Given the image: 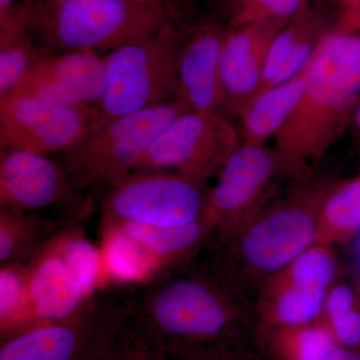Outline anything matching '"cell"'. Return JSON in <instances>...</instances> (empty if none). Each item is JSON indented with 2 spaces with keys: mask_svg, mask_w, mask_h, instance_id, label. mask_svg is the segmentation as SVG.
I'll return each instance as SVG.
<instances>
[{
  "mask_svg": "<svg viewBox=\"0 0 360 360\" xmlns=\"http://www.w3.org/2000/svg\"><path fill=\"white\" fill-rule=\"evenodd\" d=\"M323 360H360V349L338 347Z\"/></svg>",
  "mask_w": 360,
  "mask_h": 360,
  "instance_id": "4dcf8cb0",
  "label": "cell"
},
{
  "mask_svg": "<svg viewBox=\"0 0 360 360\" xmlns=\"http://www.w3.org/2000/svg\"><path fill=\"white\" fill-rule=\"evenodd\" d=\"M333 248L312 245L257 291V329L310 323L321 319L329 288L338 279Z\"/></svg>",
  "mask_w": 360,
  "mask_h": 360,
  "instance_id": "30bf717a",
  "label": "cell"
},
{
  "mask_svg": "<svg viewBox=\"0 0 360 360\" xmlns=\"http://www.w3.org/2000/svg\"><path fill=\"white\" fill-rule=\"evenodd\" d=\"M288 21L264 20L229 26L220 56L226 110L238 115L262 86L270 44Z\"/></svg>",
  "mask_w": 360,
  "mask_h": 360,
  "instance_id": "2e32d148",
  "label": "cell"
},
{
  "mask_svg": "<svg viewBox=\"0 0 360 360\" xmlns=\"http://www.w3.org/2000/svg\"><path fill=\"white\" fill-rule=\"evenodd\" d=\"M97 120L96 105L6 96L0 98V149L63 155L82 141Z\"/></svg>",
  "mask_w": 360,
  "mask_h": 360,
  "instance_id": "8fae6325",
  "label": "cell"
},
{
  "mask_svg": "<svg viewBox=\"0 0 360 360\" xmlns=\"http://www.w3.org/2000/svg\"><path fill=\"white\" fill-rule=\"evenodd\" d=\"M39 321L33 309L25 264L0 267V338L25 330Z\"/></svg>",
  "mask_w": 360,
  "mask_h": 360,
  "instance_id": "484cf974",
  "label": "cell"
},
{
  "mask_svg": "<svg viewBox=\"0 0 360 360\" xmlns=\"http://www.w3.org/2000/svg\"><path fill=\"white\" fill-rule=\"evenodd\" d=\"M79 193L61 162L22 150L0 153V207L34 213Z\"/></svg>",
  "mask_w": 360,
  "mask_h": 360,
  "instance_id": "9a60e30c",
  "label": "cell"
},
{
  "mask_svg": "<svg viewBox=\"0 0 360 360\" xmlns=\"http://www.w3.org/2000/svg\"><path fill=\"white\" fill-rule=\"evenodd\" d=\"M58 231L34 213L0 207V264H27Z\"/></svg>",
  "mask_w": 360,
  "mask_h": 360,
  "instance_id": "d4e9b609",
  "label": "cell"
},
{
  "mask_svg": "<svg viewBox=\"0 0 360 360\" xmlns=\"http://www.w3.org/2000/svg\"><path fill=\"white\" fill-rule=\"evenodd\" d=\"M305 2H307V4H312V2H315V1H317V0H304Z\"/></svg>",
  "mask_w": 360,
  "mask_h": 360,
  "instance_id": "e575fe53",
  "label": "cell"
},
{
  "mask_svg": "<svg viewBox=\"0 0 360 360\" xmlns=\"http://www.w3.org/2000/svg\"><path fill=\"white\" fill-rule=\"evenodd\" d=\"M359 262H360V236H359Z\"/></svg>",
  "mask_w": 360,
  "mask_h": 360,
  "instance_id": "d590c367",
  "label": "cell"
},
{
  "mask_svg": "<svg viewBox=\"0 0 360 360\" xmlns=\"http://www.w3.org/2000/svg\"><path fill=\"white\" fill-rule=\"evenodd\" d=\"M241 143L224 112L186 111L158 135L134 172L172 170L206 184Z\"/></svg>",
  "mask_w": 360,
  "mask_h": 360,
  "instance_id": "9c48e42d",
  "label": "cell"
},
{
  "mask_svg": "<svg viewBox=\"0 0 360 360\" xmlns=\"http://www.w3.org/2000/svg\"><path fill=\"white\" fill-rule=\"evenodd\" d=\"M189 264V262H188ZM182 264L129 297L127 330L167 360L188 359L255 341V314L217 265Z\"/></svg>",
  "mask_w": 360,
  "mask_h": 360,
  "instance_id": "6da1fadb",
  "label": "cell"
},
{
  "mask_svg": "<svg viewBox=\"0 0 360 360\" xmlns=\"http://www.w3.org/2000/svg\"><path fill=\"white\" fill-rule=\"evenodd\" d=\"M360 233V174L326 186L316 214L314 245H345Z\"/></svg>",
  "mask_w": 360,
  "mask_h": 360,
  "instance_id": "7402d4cb",
  "label": "cell"
},
{
  "mask_svg": "<svg viewBox=\"0 0 360 360\" xmlns=\"http://www.w3.org/2000/svg\"><path fill=\"white\" fill-rule=\"evenodd\" d=\"M338 13V8L317 0L286 23L270 44L257 94L288 82L304 70Z\"/></svg>",
  "mask_w": 360,
  "mask_h": 360,
  "instance_id": "ac0fdd59",
  "label": "cell"
},
{
  "mask_svg": "<svg viewBox=\"0 0 360 360\" xmlns=\"http://www.w3.org/2000/svg\"><path fill=\"white\" fill-rule=\"evenodd\" d=\"M127 360H167L160 354L151 352L148 347L134 340L129 335V343H127Z\"/></svg>",
  "mask_w": 360,
  "mask_h": 360,
  "instance_id": "f546056e",
  "label": "cell"
},
{
  "mask_svg": "<svg viewBox=\"0 0 360 360\" xmlns=\"http://www.w3.org/2000/svg\"><path fill=\"white\" fill-rule=\"evenodd\" d=\"M227 30L219 21L206 20L182 32L176 59L179 99L191 110H226L220 80V56Z\"/></svg>",
  "mask_w": 360,
  "mask_h": 360,
  "instance_id": "5bb4252c",
  "label": "cell"
},
{
  "mask_svg": "<svg viewBox=\"0 0 360 360\" xmlns=\"http://www.w3.org/2000/svg\"><path fill=\"white\" fill-rule=\"evenodd\" d=\"M340 11H360V0H336Z\"/></svg>",
  "mask_w": 360,
  "mask_h": 360,
  "instance_id": "d6a6232c",
  "label": "cell"
},
{
  "mask_svg": "<svg viewBox=\"0 0 360 360\" xmlns=\"http://www.w3.org/2000/svg\"><path fill=\"white\" fill-rule=\"evenodd\" d=\"M307 66L288 82L260 92L240 111L238 129L243 143L265 144L283 129L304 94Z\"/></svg>",
  "mask_w": 360,
  "mask_h": 360,
  "instance_id": "ffe728a7",
  "label": "cell"
},
{
  "mask_svg": "<svg viewBox=\"0 0 360 360\" xmlns=\"http://www.w3.org/2000/svg\"><path fill=\"white\" fill-rule=\"evenodd\" d=\"M160 2L165 6L172 22L180 27L181 21L191 11L193 0H160Z\"/></svg>",
  "mask_w": 360,
  "mask_h": 360,
  "instance_id": "f1b7e54d",
  "label": "cell"
},
{
  "mask_svg": "<svg viewBox=\"0 0 360 360\" xmlns=\"http://www.w3.org/2000/svg\"><path fill=\"white\" fill-rule=\"evenodd\" d=\"M47 1H60V0H47Z\"/></svg>",
  "mask_w": 360,
  "mask_h": 360,
  "instance_id": "8d00e7d4",
  "label": "cell"
},
{
  "mask_svg": "<svg viewBox=\"0 0 360 360\" xmlns=\"http://www.w3.org/2000/svg\"><path fill=\"white\" fill-rule=\"evenodd\" d=\"M25 269L30 300L39 321L70 317L92 298L66 257L58 231L25 264Z\"/></svg>",
  "mask_w": 360,
  "mask_h": 360,
  "instance_id": "e0dca14e",
  "label": "cell"
},
{
  "mask_svg": "<svg viewBox=\"0 0 360 360\" xmlns=\"http://www.w3.org/2000/svg\"><path fill=\"white\" fill-rule=\"evenodd\" d=\"M181 37L180 27L170 22L104 56L105 87L96 105L97 124L179 99L176 59Z\"/></svg>",
  "mask_w": 360,
  "mask_h": 360,
  "instance_id": "52a82bcc",
  "label": "cell"
},
{
  "mask_svg": "<svg viewBox=\"0 0 360 360\" xmlns=\"http://www.w3.org/2000/svg\"><path fill=\"white\" fill-rule=\"evenodd\" d=\"M255 341L271 360H323L340 347L321 319L300 326L257 329Z\"/></svg>",
  "mask_w": 360,
  "mask_h": 360,
  "instance_id": "603a6c76",
  "label": "cell"
},
{
  "mask_svg": "<svg viewBox=\"0 0 360 360\" xmlns=\"http://www.w3.org/2000/svg\"><path fill=\"white\" fill-rule=\"evenodd\" d=\"M231 25L236 26L257 21H290L309 6L304 0H233Z\"/></svg>",
  "mask_w": 360,
  "mask_h": 360,
  "instance_id": "4316f807",
  "label": "cell"
},
{
  "mask_svg": "<svg viewBox=\"0 0 360 360\" xmlns=\"http://www.w3.org/2000/svg\"><path fill=\"white\" fill-rule=\"evenodd\" d=\"M281 172L276 151L265 144L241 143L227 158L208 189L202 220L215 240L231 236L264 205L272 179Z\"/></svg>",
  "mask_w": 360,
  "mask_h": 360,
  "instance_id": "7c38bea8",
  "label": "cell"
},
{
  "mask_svg": "<svg viewBox=\"0 0 360 360\" xmlns=\"http://www.w3.org/2000/svg\"><path fill=\"white\" fill-rule=\"evenodd\" d=\"M359 290H360V288H359Z\"/></svg>",
  "mask_w": 360,
  "mask_h": 360,
  "instance_id": "74e56055",
  "label": "cell"
},
{
  "mask_svg": "<svg viewBox=\"0 0 360 360\" xmlns=\"http://www.w3.org/2000/svg\"><path fill=\"white\" fill-rule=\"evenodd\" d=\"M170 22L160 0H37L32 32L60 51L108 53Z\"/></svg>",
  "mask_w": 360,
  "mask_h": 360,
  "instance_id": "277c9868",
  "label": "cell"
},
{
  "mask_svg": "<svg viewBox=\"0 0 360 360\" xmlns=\"http://www.w3.org/2000/svg\"><path fill=\"white\" fill-rule=\"evenodd\" d=\"M112 222V221H108ZM120 225L153 255L165 270L188 264L191 258L210 240H214V232L202 219L194 224L177 226H158L113 222Z\"/></svg>",
  "mask_w": 360,
  "mask_h": 360,
  "instance_id": "44dd1931",
  "label": "cell"
},
{
  "mask_svg": "<svg viewBox=\"0 0 360 360\" xmlns=\"http://www.w3.org/2000/svg\"><path fill=\"white\" fill-rule=\"evenodd\" d=\"M326 184L296 189L283 200L262 205L231 236L219 241L217 265L245 296L314 245L317 210Z\"/></svg>",
  "mask_w": 360,
  "mask_h": 360,
  "instance_id": "3957f363",
  "label": "cell"
},
{
  "mask_svg": "<svg viewBox=\"0 0 360 360\" xmlns=\"http://www.w3.org/2000/svg\"><path fill=\"white\" fill-rule=\"evenodd\" d=\"M350 125L354 127L355 134L359 135L360 137V97L359 101H357L356 106H355L354 116H352V124Z\"/></svg>",
  "mask_w": 360,
  "mask_h": 360,
  "instance_id": "836d02e7",
  "label": "cell"
},
{
  "mask_svg": "<svg viewBox=\"0 0 360 360\" xmlns=\"http://www.w3.org/2000/svg\"><path fill=\"white\" fill-rule=\"evenodd\" d=\"M300 105L276 134L283 174L302 179L352 124L360 97V11L338 9L307 66Z\"/></svg>",
  "mask_w": 360,
  "mask_h": 360,
  "instance_id": "7a4b0ae2",
  "label": "cell"
},
{
  "mask_svg": "<svg viewBox=\"0 0 360 360\" xmlns=\"http://www.w3.org/2000/svg\"><path fill=\"white\" fill-rule=\"evenodd\" d=\"M179 360H271L258 347L257 341L248 343V345H238L219 352L200 355L188 359Z\"/></svg>",
  "mask_w": 360,
  "mask_h": 360,
  "instance_id": "83f0119b",
  "label": "cell"
},
{
  "mask_svg": "<svg viewBox=\"0 0 360 360\" xmlns=\"http://www.w3.org/2000/svg\"><path fill=\"white\" fill-rule=\"evenodd\" d=\"M124 296L101 291L70 317L37 321L1 340L0 360L108 359L127 336Z\"/></svg>",
  "mask_w": 360,
  "mask_h": 360,
  "instance_id": "5b68a950",
  "label": "cell"
},
{
  "mask_svg": "<svg viewBox=\"0 0 360 360\" xmlns=\"http://www.w3.org/2000/svg\"><path fill=\"white\" fill-rule=\"evenodd\" d=\"M127 343H129V331H127V336L124 341L106 360H127Z\"/></svg>",
  "mask_w": 360,
  "mask_h": 360,
  "instance_id": "1f68e13d",
  "label": "cell"
},
{
  "mask_svg": "<svg viewBox=\"0 0 360 360\" xmlns=\"http://www.w3.org/2000/svg\"><path fill=\"white\" fill-rule=\"evenodd\" d=\"M105 87V60L98 52H47L6 96L68 105H96Z\"/></svg>",
  "mask_w": 360,
  "mask_h": 360,
  "instance_id": "4fadbf2b",
  "label": "cell"
},
{
  "mask_svg": "<svg viewBox=\"0 0 360 360\" xmlns=\"http://www.w3.org/2000/svg\"><path fill=\"white\" fill-rule=\"evenodd\" d=\"M103 290L139 288L167 271L151 253L120 225L101 221Z\"/></svg>",
  "mask_w": 360,
  "mask_h": 360,
  "instance_id": "d6986e66",
  "label": "cell"
},
{
  "mask_svg": "<svg viewBox=\"0 0 360 360\" xmlns=\"http://www.w3.org/2000/svg\"><path fill=\"white\" fill-rule=\"evenodd\" d=\"M189 110L176 99L96 124L61 155V165L79 193L104 191L134 172L158 135Z\"/></svg>",
  "mask_w": 360,
  "mask_h": 360,
  "instance_id": "8992f818",
  "label": "cell"
},
{
  "mask_svg": "<svg viewBox=\"0 0 360 360\" xmlns=\"http://www.w3.org/2000/svg\"><path fill=\"white\" fill-rule=\"evenodd\" d=\"M46 53L37 45L32 16L14 14L0 18V98L8 96Z\"/></svg>",
  "mask_w": 360,
  "mask_h": 360,
  "instance_id": "cb8c5ba5",
  "label": "cell"
},
{
  "mask_svg": "<svg viewBox=\"0 0 360 360\" xmlns=\"http://www.w3.org/2000/svg\"><path fill=\"white\" fill-rule=\"evenodd\" d=\"M101 221L177 226L202 219L205 184L172 170L134 172L104 189Z\"/></svg>",
  "mask_w": 360,
  "mask_h": 360,
  "instance_id": "ba28073f",
  "label": "cell"
}]
</instances>
